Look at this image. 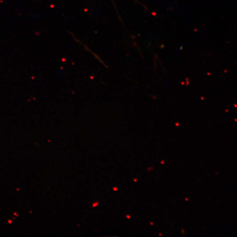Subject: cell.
<instances>
[{
  "mask_svg": "<svg viewBox=\"0 0 237 237\" xmlns=\"http://www.w3.org/2000/svg\"><path fill=\"white\" fill-rule=\"evenodd\" d=\"M98 202H97V203H95L94 204H93L92 206H93V207H95L96 206H97V205H98Z\"/></svg>",
  "mask_w": 237,
  "mask_h": 237,
  "instance_id": "obj_1",
  "label": "cell"
},
{
  "mask_svg": "<svg viewBox=\"0 0 237 237\" xmlns=\"http://www.w3.org/2000/svg\"><path fill=\"white\" fill-rule=\"evenodd\" d=\"M113 189H115V190H116V188H114Z\"/></svg>",
  "mask_w": 237,
  "mask_h": 237,
  "instance_id": "obj_2",
  "label": "cell"
}]
</instances>
